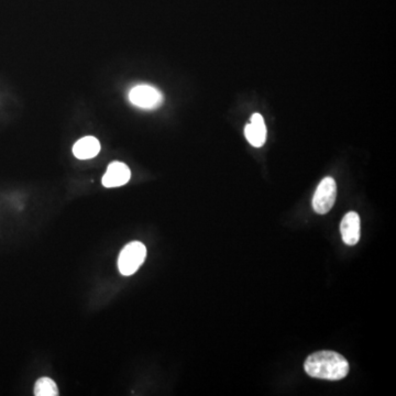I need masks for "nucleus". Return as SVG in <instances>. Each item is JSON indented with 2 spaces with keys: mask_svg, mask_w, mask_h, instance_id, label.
I'll return each instance as SVG.
<instances>
[{
  "mask_svg": "<svg viewBox=\"0 0 396 396\" xmlns=\"http://www.w3.org/2000/svg\"><path fill=\"white\" fill-rule=\"evenodd\" d=\"M146 258V248L140 241H132L124 245L118 258L119 272L124 276L135 274Z\"/></svg>",
  "mask_w": 396,
  "mask_h": 396,
  "instance_id": "f03ea898",
  "label": "nucleus"
},
{
  "mask_svg": "<svg viewBox=\"0 0 396 396\" xmlns=\"http://www.w3.org/2000/svg\"><path fill=\"white\" fill-rule=\"evenodd\" d=\"M100 143L95 137H84L75 143L73 154L80 160H89L96 157L100 152Z\"/></svg>",
  "mask_w": 396,
  "mask_h": 396,
  "instance_id": "6e6552de",
  "label": "nucleus"
},
{
  "mask_svg": "<svg viewBox=\"0 0 396 396\" xmlns=\"http://www.w3.org/2000/svg\"><path fill=\"white\" fill-rule=\"evenodd\" d=\"M34 395L58 396V385L50 377H41L36 381V385H34Z\"/></svg>",
  "mask_w": 396,
  "mask_h": 396,
  "instance_id": "1a4fd4ad",
  "label": "nucleus"
},
{
  "mask_svg": "<svg viewBox=\"0 0 396 396\" xmlns=\"http://www.w3.org/2000/svg\"><path fill=\"white\" fill-rule=\"evenodd\" d=\"M130 177H131V172L128 165L115 161L108 165L107 170L102 176V185L107 188L120 187L126 184Z\"/></svg>",
  "mask_w": 396,
  "mask_h": 396,
  "instance_id": "39448f33",
  "label": "nucleus"
},
{
  "mask_svg": "<svg viewBox=\"0 0 396 396\" xmlns=\"http://www.w3.org/2000/svg\"><path fill=\"white\" fill-rule=\"evenodd\" d=\"M304 368L309 377L339 381L346 377L349 372V363L346 358L337 352L324 350L309 355Z\"/></svg>",
  "mask_w": 396,
  "mask_h": 396,
  "instance_id": "f257e3e1",
  "label": "nucleus"
},
{
  "mask_svg": "<svg viewBox=\"0 0 396 396\" xmlns=\"http://www.w3.org/2000/svg\"><path fill=\"white\" fill-rule=\"evenodd\" d=\"M337 197V184L333 177H324L314 194L313 208L317 214H324L330 212Z\"/></svg>",
  "mask_w": 396,
  "mask_h": 396,
  "instance_id": "20e7f679",
  "label": "nucleus"
},
{
  "mask_svg": "<svg viewBox=\"0 0 396 396\" xmlns=\"http://www.w3.org/2000/svg\"><path fill=\"white\" fill-rule=\"evenodd\" d=\"M128 97L133 106L144 110L157 109L164 102V96L161 91L148 84H140L132 87Z\"/></svg>",
  "mask_w": 396,
  "mask_h": 396,
  "instance_id": "7ed1b4c3",
  "label": "nucleus"
},
{
  "mask_svg": "<svg viewBox=\"0 0 396 396\" xmlns=\"http://www.w3.org/2000/svg\"><path fill=\"white\" fill-rule=\"evenodd\" d=\"M360 217L355 212H350L341 221L340 231L342 240L348 245H357L360 240Z\"/></svg>",
  "mask_w": 396,
  "mask_h": 396,
  "instance_id": "0eeeda50",
  "label": "nucleus"
},
{
  "mask_svg": "<svg viewBox=\"0 0 396 396\" xmlns=\"http://www.w3.org/2000/svg\"><path fill=\"white\" fill-rule=\"evenodd\" d=\"M247 140L254 148H261L267 140V126L263 117L260 113H254L251 117L250 124L245 128Z\"/></svg>",
  "mask_w": 396,
  "mask_h": 396,
  "instance_id": "423d86ee",
  "label": "nucleus"
}]
</instances>
